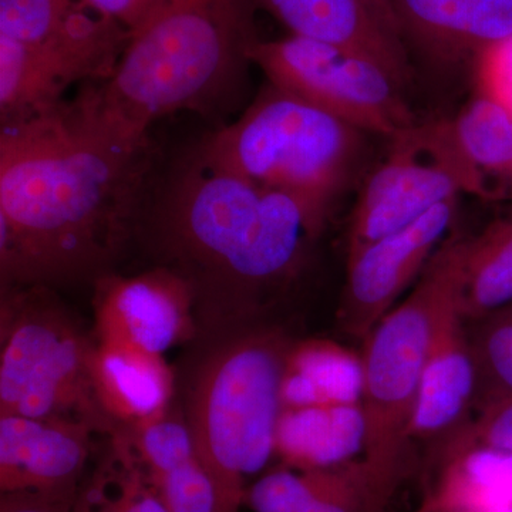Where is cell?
<instances>
[{
	"label": "cell",
	"mask_w": 512,
	"mask_h": 512,
	"mask_svg": "<svg viewBox=\"0 0 512 512\" xmlns=\"http://www.w3.org/2000/svg\"><path fill=\"white\" fill-rule=\"evenodd\" d=\"M289 35L370 57L403 84L412 80L410 50L389 0H252Z\"/></svg>",
	"instance_id": "13"
},
{
	"label": "cell",
	"mask_w": 512,
	"mask_h": 512,
	"mask_svg": "<svg viewBox=\"0 0 512 512\" xmlns=\"http://www.w3.org/2000/svg\"><path fill=\"white\" fill-rule=\"evenodd\" d=\"M131 33L87 6L56 35L28 43L0 35V123L45 114L77 83L110 79Z\"/></svg>",
	"instance_id": "10"
},
{
	"label": "cell",
	"mask_w": 512,
	"mask_h": 512,
	"mask_svg": "<svg viewBox=\"0 0 512 512\" xmlns=\"http://www.w3.org/2000/svg\"><path fill=\"white\" fill-rule=\"evenodd\" d=\"M466 239L447 238L410 295L363 340L362 464L372 510L389 497L412 441L414 409L434 326L444 306L461 292Z\"/></svg>",
	"instance_id": "6"
},
{
	"label": "cell",
	"mask_w": 512,
	"mask_h": 512,
	"mask_svg": "<svg viewBox=\"0 0 512 512\" xmlns=\"http://www.w3.org/2000/svg\"><path fill=\"white\" fill-rule=\"evenodd\" d=\"M460 293L444 306L421 375L412 440L447 439L471 417L478 394V370Z\"/></svg>",
	"instance_id": "14"
},
{
	"label": "cell",
	"mask_w": 512,
	"mask_h": 512,
	"mask_svg": "<svg viewBox=\"0 0 512 512\" xmlns=\"http://www.w3.org/2000/svg\"><path fill=\"white\" fill-rule=\"evenodd\" d=\"M195 296L165 266L134 276L107 274L94 282L96 338L163 356L195 332Z\"/></svg>",
	"instance_id": "12"
},
{
	"label": "cell",
	"mask_w": 512,
	"mask_h": 512,
	"mask_svg": "<svg viewBox=\"0 0 512 512\" xmlns=\"http://www.w3.org/2000/svg\"><path fill=\"white\" fill-rule=\"evenodd\" d=\"M291 343L279 330L248 326L227 333L195 372L185 420L195 458L217 491V512H238L245 480L275 456Z\"/></svg>",
	"instance_id": "4"
},
{
	"label": "cell",
	"mask_w": 512,
	"mask_h": 512,
	"mask_svg": "<svg viewBox=\"0 0 512 512\" xmlns=\"http://www.w3.org/2000/svg\"><path fill=\"white\" fill-rule=\"evenodd\" d=\"M382 163L367 177L350 221L348 252L409 227L461 192L480 197L451 120L427 121L389 138Z\"/></svg>",
	"instance_id": "9"
},
{
	"label": "cell",
	"mask_w": 512,
	"mask_h": 512,
	"mask_svg": "<svg viewBox=\"0 0 512 512\" xmlns=\"http://www.w3.org/2000/svg\"><path fill=\"white\" fill-rule=\"evenodd\" d=\"M439 487L424 510L511 507L512 453L487 447L444 451Z\"/></svg>",
	"instance_id": "23"
},
{
	"label": "cell",
	"mask_w": 512,
	"mask_h": 512,
	"mask_svg": "<svg viewBox=\"0 0 512 512\" xmlns=\"http://www.w3.org/2000/svg\"><path fill=\"white\" fill-rule=\"evenodd\" d=\"M362 393V353L328 339L291 343L282 376V406L360 404Z\"/></svg>",
	"instance_id": "20"
},
{
	"label": "cell",
	"mask_w": 512,
	"mask_h": 512,
	"mask_svg": "<svg viewBox=\"0 0 512 512\" xmlns=\"http://www.w3.org/2000/svg\"><path fill=\"white\" fill-rule=\"evenodd\" d=\"M110 439L109 457L80 487L73 512H170L123 437Z\"/></svg>",
	"instance_id": "24"
},
{
	"label": "cell",
	"mask_w": 512,
	"mask_h": 512,
	"mask_svg": "<svg viewBox=\"0 0 512 512\" xmlns=\"http://www.w3.org/2000/svg\"><path fill=\"white\" fill-rule=\"evenodd\" d=\"M421 512H512L511 507L461 508V510H423Z\"/></svg>",
	"instance_id": "33"
},
{
	"label": "cell",
	"mask_w": 512,
	"mask_h": 512,
	"mask_svg": "<svg viewBox=\"0 0 512 512\" xmlns=\"http://www.w3.org/2000/svg\"><path fill=\"white\" fill-rule=\"evenodd\" d=\"M90 9L120 23L128 32L144 22L157 0H83Z\"/></svg>",
	"instance_id": "32"
},
{
	"label": "cell",
	"mask_w": 512,
	"mask_h": 512,
	"mask_svg": "<svg viewBox=\"0 0 512 512\" xmlns=\"http://www.w3.org/2000/svg\"><path fill=\"white\" fill-rule=\"evenodd\" d=\"M252 64L268 83L328 111L353 127L392 138L417 123L403 86L370 57L308 37L261 40Z\"/></svg>",
	"instance_id": "8"
},
{
	"label": "cell",
	"mask_w": 512,
	"mask_h": 512,
	"mask_svg": "<svg viewBox=\"0 0 512 512\" xmlns=\"http://www.w3.org/2000/svg\"><path fill=\"white\" fill-rule=\"evenodd\" d=\"M86 8L83 0H0V35L42 42Z\"/></svg>",
	"instance_id": "27"
},
{
	"label": "cell",
	"mask_w": 512,
	"mask_h": 512,
	"mask_svg": "<svg viewBox=\"0 0 512 512\" xmlns=\"http://www.w3.org/2000/svg\"><path fill=\"white\" fill-rule=\"evenodd\" d=\"M94 433L77 421L0 416V493L82 484Z\"/></svg>",
	"instance_id": "15"
},
{
	"label": "cell",
	"mask_w": 512,
	"mask_h": 512,
	"mask_svg": "<svg viewBox=\"0 0 512 512\" xmlns=\"http://www.w3.org/2000/svg\"><path fill=\"white\" fill-rule=\"evenodd\" d=\"M80 487L8 491L0 495V512H73Z\"/></svg>",
	"instance_id": "31"
},
{
	"label": "cell",
	"mask_w": 512,
	"mask_h": 512,
	"mask_svg": "<svg viewBox=\"0 0 512 512\" xmlns=\"http://www.w3.org/2000/svg\"><path fill=\"white\" fill-rule=\"evenodd\" d=\"M457 198L443 202L409 227L348 252L340 302L343 330L363 342L420 278L456 220Z\"/></svg>",
	"instance_id": "11"
},
{
	"label": "cell",
	"mask_w": 512,
	"mask_h": 512,
	"mask_svg": "<svg viewBox=\"0 0 512 512\" xmlns=\"http://www.w3.org/2000/svg\"><path fill=\"white\" fill-rule=\"evenodd\" d=\"M467 323L478 370L476 404L512 394V303Z\"/></svg>",
	"instance_id": "26"
},
{
	"label": "cell",
	"mask_w": 512,
	"mask_h": 512,
	"mask_svg": "<svg viewBox=\"0 0 512 512\" xmlns=\"http://www.w3.org/2000/svg\"><path fill=\"white\" fill-rule=\"evenodd\" d=\"M326 221L293 195L205 164L191 147L154 171L136 235L190 284L197 315L235 332L298 278Z\"/></svg>",
	"instance_id": "2"
},
{
	"label": "cell",
	"mask_w": 512,
	"mask_h": 512,
	"mask_svg": "<svg viewBox=\"0 0 512 512\" xmlns=\"http://www.w3.org/2000/svg\"><path fill=\"white\" fill-rule=\"evenodd\" d=\"M93 346L52 288L2 289L0 416L77 421L116 436L94 393Z\"/></svg>",
	"instance_id": "7"
},
{
	"label": "cell",
	"mask_w": 512,
	"mask_h": 512,
	"mask_svg": "<svg viewBox=\"0 0 512 512\" xmlns=\"http://www.w3.org/2000/svg\"><path fill=\"white\" fill-rule=\"evenodd\" d=\"M473 66L478 92L512 109V35L485 50Z\"/></svg>",
	"instance_id": "30"
},
{
	"label": "cell",
	"mask_w": 512,
	"mask_h": 512,
	"mask_svg": "<svg viewBox=\"0 0 512 512\" xmlns=\"http://www.w3.org/2000/svg\"><path fill=\"white\" fill-rule=\"evenodd\" d=\"M89 367L101 409L120 429L170 410L174 377L163 356L96 340Z\"/></svg>",
	"instance_id": "17"
},
{
	"label": "cell",
	"mask_w": 512,
	"mask_h": 512,
	"mask_svg": "<svg viewBox=\"0 0 512 512\" xmlns=\"http://www.w3.org/2000/svg\"><path fill=\"white\" fill-rule=\"evenodd\" d=\"M365 134L268 83L238 119L192 148L205 164L293 195L328 220L362 160Z\"/></svg>",
	"instance_id": "5"
},
{
	"label": "cell",
	"mask_w": 512,
	"mask_h": 512,
	"mask_svg": "<svg viewBox=\"0 0 512 512\" xmlns=\"http://www.w3.org/2000/svg\"><path fill=\"white\" fill-rule=\"evenodd\" d=\"M410 53L441 64L476 63L512 35V0H389Z\"/></svg>",
	"instance_id": "16"
},
{
	"label": "cell",
	"mask_w": 512,
	"mask_h": 512,
	"mask_svg": "<svg viewBox=\"0 0 512 512\" xmlns=\"http://www.w3.org/2000/svg\"><path fill=\"white\" fill-rule=\"evenodd\" d=\"M119 434L151 481L195 458L187 420L173 416L170 410L136 426L124 427Z\"/></svg>",
	"instance_id": "25"
},
{
	"label": "cell",
	"mask_w": 512,
	"mask_h": 512,
	"mask_svg": "<svg viewBox=\"0 0 512 512\" xmlns=\"http://www.w3.org/2000/svg\"><path fill=\"white\" fill-rule=\"evenodd\" d=\"M360 404L284 407L276 427L275 456L295 470H330L365 451Z\"/></svg>",
	"instance_id": "18"
},
{
	"label": "cell",
	"mask_w": 512,
	"mask_h": 512,
	"mask_svg": "<svg viewBox=\"0 0 512 512\" xmlns=\"http://www.w3.org/2000/svg\"><path fill=\"white\" fill-rule=\"evenodd\" d=\"M150 138L110 126L86 87L0 130L2 289L97 281L136 237L154 175Z\"/></svg>",
	"instance_id": "1"
},
{
	"label": "cell",
	"mask_w": 512,
	"mask_h": 512,
	"mask_svg": "<svg viewBox=\"0 0 512 512\" xmlns=\"http://www.w3.org/2000/svg\"><path fill=\"white\" fill-rule=\"evenodd\" d=\"M441 444L444 451L487 447L512 453V394H500L478 402L473 416Z\"/></svg>",
	"instance_id": "28"
},
{
	"label": "cell",
	"mask_w": 512,
	"mask_h": 512,
	"mask_svg": "<svg viewBox=\"0 0 512 512\" xmlns=\"http://www.w3.org/2000/svg\"><path fill=\"white\" fill-rule=\"evenodd\" d=\"M245 500L255 512L370 511L362 461L330 470L271 471L249 488Z\"/></svg>",
	"instance_id": "19"
},
{
	"label": "cell",
	"mask_w": 512,
	"mask_h": 512,
	"mask_svg": "<svg viewBox=\"0 0 512 512\" xmlns=\"http://www.w3.org/2000/svg\"><path fill=\"white\" fill-rule=\"evenodd\" d=\"M451 124L476 173L480 197L512 202V109L477 92Z\"/></svg>",
	"instance_id": "21"
},
{
	"label": "cell",
	"mask_w": 512,
	"mask_h": 512,
	"mask_svg": "<svg viewBox=\"0 0 512 512\" xmlns=\"http://www.w3.org/2000/svg\"><path fill=\"white\" fill-rule=\"evenodd\" d=\"M512 303L511 207L473 238L466 239L460 309L466 322Z\"/></svg>",
	"instance_id": "22"
},
{
	"label": "cell",
	"mask_w": 512,
	"mask_h": 512,
	"mask_svg": "<svg viewBox=\"0 0 512 512\" xmlns=\"http://www.w3.org/2000/svg\"><path fill=\"white\" fill-rule=\"evenodd\" d=\"M255 13L252 0H157L110 79L86 86L100 116L136 140L180 111L221 117L247 80Z\"/></svg>",
	"instance_id": "3"
},
{
	"label": "cell",
	"mask_w": 512,
	"mask_h": 512,
	"mask_svg": "<svg viewBox=\"0 0 512 512\" xmlns=\"http://www.w3.org/2000/svg\"><path fill=\"white\" fill-rule=\"evenodd\" d=\"M161 500L170 512H217V491L197 458L154 478Z\"/></svg>",
	"instance_id": "29"
}]
</instances>
